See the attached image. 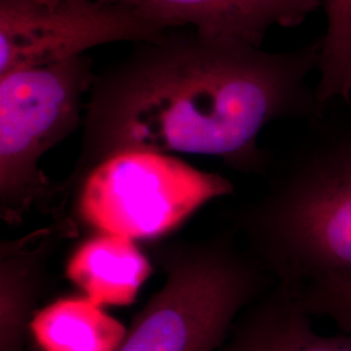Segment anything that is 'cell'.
<instances>
[{"label":"cell","mask_w":351,"mask_h":351,"mask_svg":"<svg viewBox=\"0 0 351 351\" xmlns=\"http://www.w3.org/2000/svg\"><path fill=\"white\" fill-rule=\"evenodd\" d=\"M134 45L95 75L78 158L59 182L63 204L97 165L132 151L213 156L264 176L274 158L259 143L264 129L324 112L310 85L324 37L274 52L176 27Z\"/></svg>","instance_id":"obj_1"},{"label":"cell","mask_w":351,"mask_h":351,"mask_svg":"<svg viewBox=\"0 0 351 351\" xmlns=\"http://www.w3.org/2000/svg\"><path fill=\"white\" fill-rule=\"evenodd\" d=\"M307 124L272 158L263 191L229 213V228L264 272L294 287L351 275V113L326 108Z\"/></svg>","instance_id":"obj_2"},{"label":"cell","mask_w":351,"mask_h":351,"mask_svg":"<svg viewBox=\"0 0 351 351\" xmlns=\"http://www.w3.org/2000/svg\"><path fill=\"white\" fill-rule=\"evenodd\" d=\"M163 287L136 315L116 351H216L271 278L233 229L156 249Z\"/></svg>","instance_id":"obj_3"},{"label":"cell","mask_w":351,"mask_h":351,"mask_svg":"<svg viewBox=\"0 0 351 351\" xmlns=\"http://www.w3.org/2000/svg\"><path fill=\"white\" fill-rule=\"evenodd\" d=\"M94 80L86 55L0 75V216L8 226L37 207L58 213L59 182L39 164L84 123Z\"/></svg>","instance_id":"obj_4"},{"label":"cell","mask_w":351,"mask_h":351,"mask_svg":"<svg viewBox=\"0 0 351 351\" xmlns=\"http://www.w3.org/2000/svg\"><path fill=\"white\" fill-rule=\"evenodd\" d=\"M233 193L229 178L173 155L123 152L97 165L75 190V221L93 233L159 239L202 206Z\"/></svg>","instance_id":"obj_5"},{"label":"cell","mask_w":351,"mask_h":351,"mask_svg":"<svg viewBox=\"0 0 351 351\" xmlns=\"http://www.w3.org/2000/svg\"><path fill=\"white\" fill-rule=\"evenodd\" d=\"M169 27L101 0H0V75L60 63L114 42H146Z\"/></svg>","instance_id":"obj_6"},{"label":"cell","mask_w":351,"mask_h":351,"mask_svg":"<svg viewBox=\"0 0 351 351\" xmlns=\"http://www.w3.org/2000/svg\"><path fill=\"white\" fill-rule=\"evenodd\" d=\"M121 4L169 29L193 27L202 34L258 47L274 27L300 26L323 0H101Z\"/></svg>","instance_id":"obj_7"},{"label":"cell","mask_w":351,"mask_h":351,"mask_svg":"<svg viewBox=\"0 0 351 351\" xmlns=\"http://www.w3.org/2000/svg\"><path fill=\"white\" fill-rule=\"evenodd\" d=\"M72 217H56L51 226L0 246V351H26L32 323L47 278L55 247L77 234Z\"/></svg>","instance_id":"obj_8"},{"label":"cell","mask_w":351,"mask_h":351,"mask_svg":"<svg viewBox=\"0 0 351 351\" xmlns=\"http://www.w3.org/2000/svg\"><path fill=\"white\" fill-rule=\"evenodd\" d=\"M216 351H351V332L319 333L298 288L276 282L239 314Z\"/></svg>","instance_id":"obj_9"},{"label":"cell","mask_w":351,"mask_h":351,"mask_svg":"<svg viewBox=\"0 0 351 351\" xmlns=\"http://www.w3.org/2000/svg\"><path fill=\"white\" fill-rule=\"evenodd\" d=\"M65 272L90 301L125 306L137 298L152 267L134 239L95 232L75 247Z\"/></svg>","instance_id":"obj_10"},{"label":"cell","mask_w":351,"mask_h":351,"mask_svg":"<svg viewBox=\"0 0 351 351\" xmlns=\"http://www.w3.org/2000/svg\"><path fill=\"white\" fill-rule=\"evenodd\" d=\"M30 332L38 351H116L128 329L82 295L38 310Z\"/></svg>","instance_id":"obj_11"},{"label":"cell","mask_w":351,"mask_h":351,"mask_svg":"<svg viewBox=\"0 0 351 351\" xmlns=\"http://www.w3.org/2000/svg\"><path fill=\"white\" fill-rule=\"evenodd\" d=\"M307 311L351 332V275H328L297 287Z\"/></svg>","instance_id":"obj_12"},{"label":"cell","mask_w":351,"mask_h":351,"mask_svg":"<svg viewBox=\"0 0 351 351\" xmlns=\"http://www.w3.org/2000/svg\"><path fill=\"white\" fill-rule=\"evenodd\" d=\"M326 13L324 56L336 68H351V0H323Z\"/></svg>","instance_id":"obj_13"},{"label":"cell","mask_w":351,"mask_h":351,"mask_svg":"<svg viewBox=\"0 0 351 351\" xmlns=\"http://www.w3.org/2000/svg\"><path fill=\"white\" fill-rule=\"evenodd\" d=\"M26 351H38L37 349H34V350H30V349H27Z\"/></svg>","instance_id":"obj_14"}]
</instances>
